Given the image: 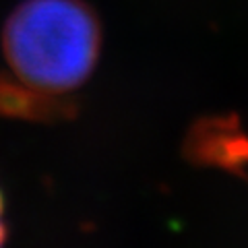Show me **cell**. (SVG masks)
<instances>
[{"mask_svg":"<svg viewBox=\"0 0 248 248\" xmlns=\"http://www.w3.org/2000/svg\"><path fill=\"white\" fill-rule=\"evenodd\" d=\"M99 48L97 17L83 0H25L2 29V52L13 77L52 97L89 79Z\"/></svg>","mask_w":248,"mask_h":248,"instance_id":"1","label":"cell"},{"mask_svg":"<svg viewBox=\"0 0 248 248\" xmlns=\"http://www.w3.org/2000/svg\"><path fill=\"white\" fill-rule=\"evenodd\" d=\"M188 151L201 164L244 174L248 168V130L232 116L203 120L188 139Z\"/></svg>","mask_w":248,"mask_h":248,"instance_id":"2","label":"cell"},{"mask_svg":"<svg viewBox=\"0 0 248 248\" xmlns=\"http://www.w3.org/2000/svg\"><path fill=\"white\" fill-rule=\"evenodd\" d=\"M0 114L2 116H25V118H52L64 116L66 104L62 97L44 95L29 89L15 77H0Z\"/></svg>","mask_w":248,"mask_h":248,"instance_id":"3","label":"cell"},{"mask_svg":"<svg viewBox=\"0 0 248 248\" xmlns=\"http://www.w3.org/2000/svg\"><path fill=\"white\" fill-rule=\"evenodd\" d=\"M4 238H6V228L2 223V195H0V244L4 242Z\"/></svg>","mask_w":248,"mask_h":248,"instance_id":"4","label":"cell"}]
</instances>
